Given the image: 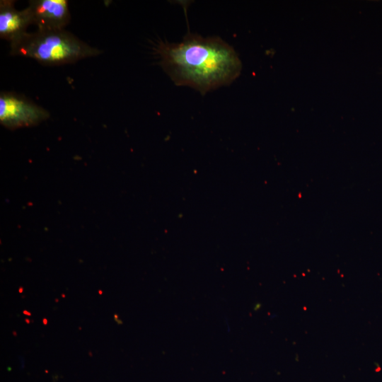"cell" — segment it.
<instances>
[{"label": "cell", "mask_w": 382, "mask_h": 382, "mask_svg": "<svg viewBox=\"0 0 382 382\" xmlns=\"http://www.w3.org/2000/svg\"><path fill=\"white\" fill-rule=\"evenodd\" d=\"M155 50L160 65L176 85L202 94L229 85L242 69L234 49L219 37L188 33L181 42L161 41Z\"/></svg>", "instance_id": "cell-1"}, {"label": "cell", "mask_w": 382, "mask_h": 382, "mask_svg": "<svg viewBox=\"0 0 382 382\" xmlns=\"http://www.w3.org/2000/svg\"><path fill=\"white\" fill-rule=\"evenodd\" d=\"M102 53L64 30H37L10 44V54L30 58L46 66L73 64Z\"/></svg>", "instance_id": "cell-2"}, {"label": "cell", "mask_w": 382, "mask_h": 382, "mask_svg": "<svg viewBox=\"0 0 382 382\" xmlns=\"http://www.w3.org/2000/svg\"><path fill=\"white\" fill-rule=\"evenodd\" d=\"M50 117V112L23 95L1 92L0 123L15 129L35 126Z\"/></svg>", "instance_id": "cell-3"}, {"label": "cell", "mask_w": 382, "mask_h": 382, "mask_svg": "<svg viewBox=\"0 0 382 382\" xmlns=\"http://www.w3.org/2000/svg\"><path fill=\"white\" fill-rule=\"evenodd\" d=\"M26 8L37 30H64L71 20L66 0H31Z\"/></svg>", "instance_id": "cell-4"}, {"label": "cell", "mask_w": 382, "mask_h": 382, "mask_svg": "<svg viewBox=\"0 0 382 382\" xmlns=\"http://www.w3.org/2000/svg\"><path fill=\"white\" fill-rule=\"evenodd\" d=\"M32 25L28 9L18 10L15 1H0V37L13 43L23 37Z\"/></svg>", "instance_id": "cell-5"}]
</instances>
